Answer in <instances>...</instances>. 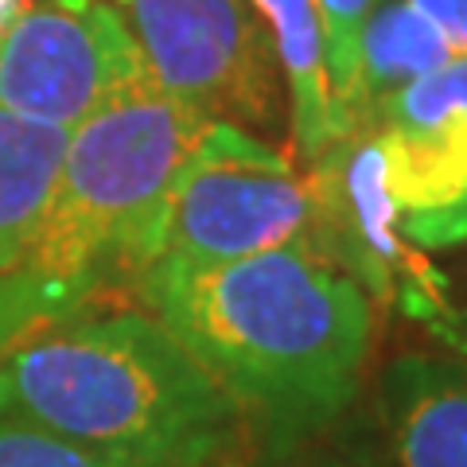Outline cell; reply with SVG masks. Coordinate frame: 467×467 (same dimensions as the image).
Listing matches in <instances>:
<instances>
[{
    "label": "cell",
    "instance_id": "6da1fadb",
    "mask_svg": "<svg viewBox=\"0 0 467 467\" xmlns=\"http://www.w3.org/2000/svg\"><path fill=\"white\" fill-rule=\"evenodd\" d=\"M137 300L195 355L250 436L288 456L335 425L362 389L374 304L304 245L238 261H156Z\"/></svg>",
    "mask_w": 467,
    "mask_h": 467
},
{
    "label": "cell",
    "instance_id": "7a4b0ae2",
    "mask_svg": "<svg viewBox=\"0 0 467 467\" xmlns=\"http://www.w3.org/2000/svg\"><path fill=\"white\" fill-rule=\"evenodd\" d=\"M207 117L140 82L70 129L32 242L0 269V362L121 292L160 257V214Z\"/></svg>",
    "mask_w": 467,
    "mask_h": 467
},
{
    "label": "cell",
    "instance_id": "3957f363",
    "mask_svg": "<svg viewBox=\"0 0 467 467\" xmlns=\"http://www.w3.org/2000/svg\"><path fill=\"white\" fill-rule=\"evenodd\" d=\"M0 420L101 467H211L250 436L223 386L149 312L86 316L0 362Z\"/></svg>",
    "mask_w": 467,
    "mask_h": 467
},
{
    "label": "cell",
    "instance_id": "277c9868",
    "mask_svg": "<svg viewBox=\"0 0 467 467\" xmlns=\"http://www.w3.org/2000/svg\"><path fill=\"white\" fill-rule=\"evenodd\" d=\"M312 234V183L245 125L207 121L175 171L160 214L156 261H238ZM152 261V265H156Z\"/></svg>",
    "mask_w": 467,
    "mask_h": 467
},
{
    "label": "cell",
    "instance_id": "5b68a950",
    "mask_svg": "<svg viewBox=\"0 0 467 467\" xmlns=\"http://www.w3.org/2000/svg\"><path fill=\"white\" fill-rule=\"evenodd\" d=\"M308 250L347 273L378 308H398L456 350H467L463 312L448 300V281L401 238L398 207L374 133H355L324 149L312 168Z\"/></svg>",
    "mask_w": 467,
    "mask_h": 467
},
{
    "label": "cell",
    "instance_id": "8992f818",
    "mask_svg": "<svg viewBox=\"0 0 467 467\" xmlns=\"http://www.w3.org/2000/svg\"><path fill=\"white\" fill-rule=\"evenodd\" d=\"M168 98L207 121L273 125L276 55L250 0H109Z\"/></svg>",
    "mask_w": 467,
    "mask_h": 467
},
{
    "label": "cell",
    "instance_id": "52a82bcc",
    "mask_svg": "<svg viewBox=\"0 0 467 467\" xmlns=\"http://www.w3.org/2000/svg\"><path fill=\"white\" fill-rule=\"evenodd\" d=\"M152 82L109 0H27L0 39V106L78 129L133 86Z\"/></svg>",
    "mask_w": 467,
    "mask_h": 467
},
{
    "label": "cell",
    "instance_id": "ba28073f",
    "mask_svg": "<svg viewBox=\"0 0 467 467\" xmlns=\"http://www.w3.org/2000/svg\"><path fill=\"white\" fill-rule=\"evenodd\" d=\"M389 467H467V358L401 355L378 378Z\"/></svg>",
    "mask_w": 467,
    "mask_h": 467
},
{
    "label": "cell",
    "instance_id": "9c48e42d",
    "mask_svg": "<svg viewBox=\"0 0 467 467\" xmlns=\"http://www.w3.org/2000/svg\"><path fill=\"white\" fill-rule=\"evenodd\" d=\"M451 58L448 39L413 0H378L358 36L355 55V82L347 98V125L350 137L370 133L374 113L405 90L409 82L432 75Z\"/></svg>",
    "mask_w": 467,
    "mask_h": 467
},
{
    "label": "cell",
    "instance_id": "30bf717a",
    "mask_svg": "<svg viewBox=\"0 0 467 467\" xmlns=\"http://www.w3.org/2000/svg\"><path fill=\"white\" fill-rule=\"evenodd\" d=\"M273 43L276 67L288 82V129L296 152L308 160L347 140L335 117L324 27H319L316 0H250Z\"/></svg>",
    "mask_w": 467,
    "mask_h": 467
},
{
    "label": "cell",
    "instance_id": "8fae6325",
    "mask_svg": "<svg viewBox=\"0 0 467 467\" xmlns=\"http://www.w3.org/2000/svg\"><path fill=\"white\" fill-rule=\"evenodd\" d=\"M70 129L43 125L0 106V269L32 242L55 195Z\"/></svg>",
    "mask_w": 467,
    "mask_h": 467
},
{
    "label": "cell",
    "instance_id": "7c38bea8",
    "mask_svg": "<svg viewBox=\"0 0 467 467\" xmlns=\"http://www.w3.org/2000/svg\"><path fill=\"white\" fill-rule=\"evenodd\" d=\"M386 187L398 214L448 207L467 192V117L413 129H378Z\"/></svg>",
    "mask_w": 467,
    "mask_h": 467
},
{
    "label": "cell",
    "instance_id": "4fadbf2b",
    "mask_svg": "<svg viewBox=\"0 0 467 467\" xmlns=\"http://www.w3.org/2000/svg\"><path fill=\"white\" fill-rule=\"evenodd\" d=\"M374 5L378 0H316L319 27H324V51H327V78H331L335 117H339L343 137H350L347 98H350V82H355L358 36H362V24H367Z\"/></svg>",
    "mask_w": 467,
    "mask_h": 467
},
{
    "label": "cell",
    "instance_id": "5bb4252c",
    "mask_svg": "<svg viewBox=\"0 0 467 467\" xmlns=\"http://www.w3.org/2000/svg\"><path fill=\"white\" fill-rule=\"evenodd\" d=\"M0 467H101V463L78 448L55 441V436L0 420Z\"/></svg>",
    "mask_w": 467,
    "mask_h": 467
},
{
    "label": "cell",
    "instance_id": "9a60e30c",
    "mask_svg": "<svg viewBox=\"0 0 467 467\" xmlns=\"http://www.w3.org/2000/svg\"><path fill=\"white\" fill-rule=\"evenodd\" d=\"M401 238L417 250H448V245L467 242V192L436 211H420V214H401L398 218Z\"/></svg>",
    "mask_w": 467,
    "mask_h": 467
},
{
    "label": "cell",
    "instance_id": "2e32d148",
    "mask_svg": "<svg viewBox=\"0 0 467 467\" xmlns=\"http://www.w3.org/2000/svg\"><path fill=\"white\" fill-rule=\"evenodd\" d=\"M448 39L451 55H467V0H413Z\"/></svg>",
    "mask_w": 467,
    "mask_h": 467
},
{
    "label": "cell",
    "instance_id": "e0dca14e",
    "mask_svg": "<svg viewBox=\"0 0 467 467\" xmlns=\"http://www.w3.org/2000/svg\"><path fill=\"white\" fill-rule=\"evenodd\" d=\"M24 5H27V0H0V39H5V32L12 27V20H16L20 12H24Z\"/></svg>",
    "mask_w": 467,
    "mask_h": 467
},
{
    "label": "cell",
    "instance_id": "ac0fdd59",
    "mask_svg": "<svg viewBox=\"0 0 467 467\" xmlns=\"http://www.w3.org/2000/svg\"><path fill=\"white\" fill-rule=\"evenodd\" d=\"M211 467H238V463H234V460H223V463H211Z\"/></svg>",
    "mask_w": 467,
    "mask_h": 467
},
{
    "label": "cell",
    "instance_id": "d6986e66",
    "mask_svg": "<svg viewBox=\"0 0 467 467\" xmlns=\"http://www.w3.org/2000/svg\"><path fill=\"white\" fill-rule=\"evenodd\" d=\"M308 467H331V463H308Z\"/></svg>",
    "mask_w": 467,
    "mask_h": 467
},
{
    "label": "cell",
    "instance_id": "ffe728a7",
    "mask_svg": "<svg viewBox=\"0 0 467 467\" xmlns=\"http://www.w3.org/2000/svg\"><path fill=\"white\" fill-rule=\"evenodd\" d=\"M463 327H467V312H463Z\"/></svg>",
    "mask_w": 467,
    "mask_h": 467
}]
</instances>
